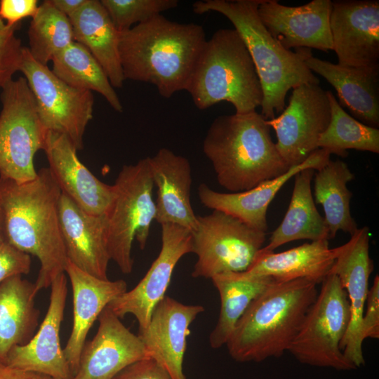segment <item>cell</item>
I'll list each match as a JSON object with an SVG mask.
<instances>
[{"label":"cell","mask_w":379,"mask_h":379,"mask_svg":"<svg viewBox=\"0 0 379 379\" xmlns=\"http://www.w3.org/2000/svg\"><path fill=\"white\" fill-rule=\"evenodd\" d=\"M361 338H379V277L368 290L361 321Z\"/></svg>","instance_id":"cell-38"},{"label":"cell","mask_w":379,"mask_h":379,"mask_svg":"<svg viewBox=\"0 0 379 379\" xmlns=\"http://www.w3.org/2000/svg\"><path fill=\"white\" fill-rule=\"evenodd\" d=\"M206 41L201 25L155 15L119 32L124 79L153 84L162 97L170 98L186 91Z\"/></svg>","instance_id":"cell-2"},{"label":"cell","mask_w":379,"mask_h":379,"mask_svg":"<svg viewBox=\"0 0 379 379\" xmlns=\"http://www.w3.org/2000/svg\"><path fill=\"white\" fill-rule=\"evenodd\" d=\"M58 213L67 260L93 277L107 279L111 259L107 245L106 215L87 213L62 193Z\"/></svg>","instance_id":"cell-21"},{"label":"cell","mask_w":379,"mask_h":379,"mask_svg":"<svg viewBox=\"0 0 379 379\" xmlns=\"http://www.w3.org/2000/svg\"><path fill=\"white\" fill-rule=\"evenodd\" d=\"M32 18L27 48L36 61L47 65L74 41L72 26L69 18L57 10L50 0L39 5Z\"/></svg>","instance_id":"cell-34"},{"label":"cell","mask_w":379,"mask_h":379,"mask_svg":"<svg viewBox=\"0 0 379 379\" xmlns=\"http://www.w3.org/2000/svg\"><path fill=\"white\" fill-rule=\"evenodd\" d=\"M0 379H52L51 378L30 371H27L8 365L0 364Z\"/></svg>","instance_id":"cell-41"},{"label":"cell","mask_w":379,"mask_h":379,"mask_svg":"<svg viewBox=\"0 0 379 379\" xmlns=\"http://www.w3.org/2000/svg\"><path fill=\"white\" fill-rule=\"evenodd\" d=\"M335 258V248H329L327 239L305 243L281 253L260 249L244 272L270 277L277 281L304 279L318 284L330 273Z\"/></svg>","instance_id":"cell-26"},{"label":"cell","mask_w":379,"mask_h":379,"mask_svg":"<svg viewBox=\"0 0 379 379\" xmlns=\"http://www.w3.org/2000/svg\"><path fill=\"white\" fill-rule=\"evenodd\" d=\"M330 119L327 92L319 84H312L293 88L288 105L279 116L266 120V124L274 130L277 151L291 168L319 149V138Z\"/></svg>","instance_id":"cell-12"},{"label":"cell","mask_w":379,"mask_h":379,"mask_svg":"<svg viewBox=\"0 0 379 379\" xmlns=\"http://www.w3.org/2000/svg\"><path fill=\"white\" fill-rule=\"evenodd\" d=\"M93 338L86 342L72 379H113L122 369L150 357L142 340L107 306L99 315Z\"/></svg>","instance_id":"cell-18"},{"label":"cell","mask_w":379,"mask_h":379,"mask_svg":"<svg viewBox=\"0 0 379 379\" xmlns=\"http://www.w3.org/2000/svg\"><path fill=\"white\" fill-rule=\"evenodd\" d=\"M314 173L315 170L307 168L294 175V187L287 211L262 251L272 252L296 240L330 239L328 230L316 208L312 194L311 181Z\"/></svg>","instance_id":"cell-29"},{"label":"cell","mask_w":379,"mask_h":379,"mask_svg":"<svg viewBox=\"0 0 379 379\" xmlns=\"http://www.w3.org/2000/svg\"><path fill=\"white\" fill-rule=\"evenodd\" d=\"M0 98V178L18 184L32 181L37 175L34 157L44 150L48 131L24 77L8 82Z\"/></svg>","instance_id":"cell-9"},{"label":"cell","mask_w":379,"mask_h":379,"mask_svg":"<svg viewBox=\"0 0 379 379\" xmlns=\"http://www.w3.org/2000/svg\"><path fill=\"white\" fill-rule=\"evenodd\" d=\"M34 283L15 276L0 284V364H6L10 351L27 343L38 326Z\"/></svg>","instance_id":"cell-28"},{"label":"cell","mask_w":379,"mask_h":379,"mask_svg":"<svg viewBox=\"0 0 379 379\" xmlns=\"http://www.w3.org/2000/svg\"><path fill=\"white\" fill-rule=\"evenodd\" d=\"M331 154L328 150L319 148L305 161L289 168L281 175L244 192L223 193L201 183L198 187V196L204 206L226 213L253 228L266 232L267 208L279 190L300 171L307 168L317 171L324 166Z\"/></svg>","instance_id":"cell-22"},{"label":"cell","mask_w":379,"mask_h":379,"mask_svg":"<svg viewBox=\"0 0 379 379\" xmlns=\"http://www.w3.org/2000/svg\"><path fill=\"white\" fill-rule=\"evenodd\" d=\"M69 19L74 41L90 51L113 88H122L125 79L119 53V32L100 1L88 0Z\"/></svg>","instance_id":"cell-27"},{"label":"cell","mask_w":379,"mask_h":379,"mask_svg":"<svg viewBox=\"0 0 379 379\" xmlns=\"http://www.w3.org/2000/svg\"><path fill=\"white\" fill-rule=\"evenodd\" d=\"M100 2L119 32L178 5L177 0H101Z\"/></svg>","instance_id":"cell-35"},{"label":"cell","mask_w":379,"mask_h":379,"mask_svg":"<svg viewBox=\"0 0 379 379\" xmlns=\"http://www.w3.org/2000/svg\"><path fill=\"white\" fill-rule=\"evenodd\" d=\"M38 8L37 0H0V18L6 25H13L23 18H33Z\"/></svg>","instance_id":"cell-40"},{"label":"cell","mask_w":379,"mask_h":379,"mask_svg":"<svg viewBox=\"0 0 379 379\" xmlns=\"http://www.w3.org/2000/svg\"><path fill=\"white\" fill-rule=\"evenodd\" d=\"M20 72L32 93L40 121L48 131L65 135L77 150L84 147V135L93 119L91 91L71 86L47 65L36 61L24 47Z\"/></svg>","instance_id":"cell-11"},{"label":"cell","mask_w":379,"mask_h":379,"mask_svg":"<svg viewBox=\"0 0 379 379\" xmlns=\"http://www.w3.org/2000/svg\"><path fill=\"white\" fill-rule=\"evenodd\" d=\"M114 197L106 214L107 245L110 259L122 273L133 267L132 246L135 239L145 248L157 210L153 199L154 182L148 158L124 165L115 182Z\"/></svg>","instance_id":"cell-7"},{"label":"cell","mask_w":379,"mask_h":379,"mask_svg":"<svg viewBox=\"0 0 379 379\" xmlns=\"http://www.w3.org/2000/svg\"><path fill=\"white\" fill-rule=\"evenodd\" d=\"M330 29L338 65L379 69V1H332Z\"/></svg>","instance_id":"cell-15"},{"label":"cell","mask_w":379,"mask_h":379,"mask_svg":"<svg viewBox=\"0 0 379 379\" xmlns=\"http://www.w3.org/2000/svg\"><path fill=\"white\" fill-rule=\"evenodd\" d=\"M314 173V197L324 212V221L333 239L340 230L350 236L358 229L350 213L352 193L347 184L354 175L344 161L336 159L328 162Z\"/></svg>","instance_id":"cell-31"},{"label":"cell","mask_w":379,"mask_h":379,"mask_svg":"<svg viewBox=\"0 0 379 379\" xmlns=\"http://www.w3.org/2000/svg\"><path fill=\"white\" fill-rule=\"evenodd\" d=\"M52 72L74 88L95 91L117 112L123 111L122 104L103 69L90 51L73 41L52 60Z\"/></svg>","instance_id":"cell-32"},{"label":"cell","mask_w":379,"mask_h":379,"mask_svg":"<svg viewBox=\"0 0 379 379\" xmlns=\"http://www.w3.org/2000/svg\"><path fill=\"white\" fill-rule=\"evenodd\" d=\"M304 279L274 281L250 304L226 343L238 362H261L281 357L296 335L318 294Z\"/></svg>","instance_id":"cell-4"},{"label":"cell","mask_w":379,"mask_h":379,"mask_svg":"<svg viewBox=\"0 0 379 379\" xmlns=\"http://www.w3.org/2000/svg\"><path fill=\"white\" fill-rule=\"evenodd\" d=\"M266 120L253 111L220 115L210 125L203 152L225 189L244 192L289 169L277 151Z\"/></svg>","instance_id":"cell-3"},{"label":"cell","mask_w":379,"mask_h":379,"mask_svg":"<svg viewBox=\"0 0 379 379\" xmlns=\"http://www.w3.org/2000/svg\"><path fill=\"white\" fill-rule=\"evenodd\" d=\"M31 265L30 255L19 250L5 238L0 240V284L11 277L27 274Z\"/></svg>","instance_id":"cell-37"},{"label":"cell","mask_w":379,"mask_h":379,"mask_svg":"<svg viewBox=\"0 0 379 379\" xmlns=\"http://www.w3.org/2000/svg\"><path fill=\"white\" fill-rule=\"evenodd\" d=\"M161 227V247L157 258L133 289L107 305L120 319L128 314L133 315L139 332L147 328L154 307L165 296L176 264L182 256L192 253L190 230L173 223H164Z\"/></svg>","instance_id":"cell-13"},{"label":"cell","mask_w":379,"mask_h":379,"mask_svg":"<svg viewBox=\"0 0 379 379\" xmlns=\"http://www.w3.org/2000/svg\"><path fill=\"white\" fill-rule=\"evenodd\" d=\"M113 379H172L155 360L149 357L135 361L122 369Z\"/></svg>","instance_id":"cell-39"},{"label":"cell","mask_w":379,"mask_h":379,"mask_svg":"<svg viewBox=\"0 0 379 379\" xmlns=\"http://www.w3.org/2000/svg\"><path fill=\"white\" fill-rule=\"evenodd\" d=\"M55 8L69 18L77 12L88 0H50Z\"/></svg>","instance_id":"cell-42"},{"label":"cell","mask_w":379,"mask_h":379,"mask_svg":"<svg viewBox=\"0 0 379 379\" xmlns=\"http://www.w3.org/2000/svg\"><path fill=\"white\" fill-rule=\"evenodd\" d=\"M65 273L72 289L73 323L63 350L73 377L79 368L80 355L91 326L102 310L127 291V284L123 279L110 281L93 277L68 260Z\"/></svg>","instance_id":"cell-23"},{"label":"cell","mask_w":379,"mask_h":379,"mask_svg":"<svg viewBox=\"0 0 379 379\" xmlns=\"http://www.w3.org/2000/svg\"><path fill=\"white\" fill-rule=\"evenodd\" d=\"M44 151L61 193L87 213L106 215L114 197V185L100 180L82 164L70 140L48 131Z\"/></svg>","instance_id":"cell-19"},{"label":"cell","mask_w":379,"mask_h":379,"mask_svg":"<svg viewBox=\"0 0 379 379\" xmlns=\"http://www.w3.org/2000/svg\"><path fill=\"white\" fill-rule=\"evenodd\" d=\"M332 1L313 0L288 6L276 0H261L258 16L271 36L284 48L333 50L330 29Z\"/></svg>","instance_id":"cell-17"},{"label":"cell","mask_w":379,"mask_h":379,"mask_svg":"<svg viewBox=\"0 0 379 379\" xmlns=\"http://www.w3.org/2000/svg\"><path fill=\"white\" fill-rule=\"evenodd\" d=\"M191 232L192 253L197 255L192 272L194 278L246 271L266 239V232L218 210L197 215Z\"/></svg>","instance_id":"cell-10"},{"label":"cell","mask_w":379,"mask_h":379,"mask_svg":"<svg viewBox=\"0 0 379 379\" xmlns=\"http://www.w3.org/2000/svg\"><path fill=\"white\" fill-rule=\"evenodd\" d=\"M50 287L49 305L38 331L27 343L12 348L6 365L52 379H72L60 336L67 295L66 274L58 276Z\"/></svg>","instance_id":"cell-16"},{"label":"cell","mask_w":379,"mask_h":379,"mask_svg":"<svg viewBox=\"0 0 379 379\" xmlns=\"http://www.w3.org/2000/svg\"><path fill=\"white\" fill-rule=\"evenodd\" d=\"M157 190L155 220L160 225L173 223L193 231L197 215L191 204L192 168L189 160L168 148L147 157Z\"/></svg>","instance_id":"cell-24"},{"label":"cell","mask_w":379,"mask_h":379,"mask_svg":"<svg viewBox=\"0 0 379 379\" xmlns=\"http://www.w3.org/2000/svg\"><path fill=\"white\" fill-rule=\"evenodd\" d=\"M331 108V119L318 140L319 148L343 157L347 149L379 153V130L367 126L348 114L334 95L326 91Z\"/></svg>","instance_id":"cell-33"},{"label":"cell","mask_w":379,"mask_h":379,"mask_svg":"<svg viewBox=\"0 0 379 379\" xmlns=\"http://www.w3.org/2000/svg\"><path fill=\"white\" fill-rule=\"evenodd\" d=\"M60 195L48 168L22 184L0 178L4 238L38 258L40 269L34 284L39 291L65 273L67 261L59 222Z\"/></svg>","instance_id":"cell-1"},{"label":"cell","mask_w":379,"mask_h":379,"mask_svg":"<svg viewBox=\"0 0 379 379\" xmlns=\"http://www.w3.org/2000/svg\"><path fill=\"white\" fill-rule=\"evenodd\" d=\"M220 298L217 324L209 336L212 348L226 345L237 323L251 302L274 280L265 276H250L244 272H225L211 278Z\"/></svg>","instance_id":"cell-30"},{"label":"cell","mask_w":379,"mask_h":379,"mask_svg":"<svg viewBox=\"0 0 379 379\" xmlns=\"http://www.w3.org/2000/svg\"><path fill=\"white\" fill-rule=\"evenodd\" d=\"M6 27V23L0 18V31L4 29Z\"/></svg>","instance_id":"cell-44"},{"label":"cell","mask_w":379,"mask_h":379,"mask_svg":"<svg viewBox=\"0 0 379 379\" xmlns=\"http://www.w3.org/2000/svg\"><path fill=\"white\" fill-rule=\"evenodd\" d=\"M350 321L347 293L338 277L329 273L288 352L303 364L337 371L355 370L340 349Z\"/></svg>","instance_id":"cell-8"},{"label":"cell","mask_w":379,"mask_h":379,"mask_svg":"<svg viewBox=\"0 0 379 379\" xmlns=\"http://www.w3.org/2000/svg\"><path fill=\"white\" fill-rule=\"evenodd\" d=\"M4 238V219H3V211L0 199V240Z\"/></svg>","instance_id":"cell-43"},{"label":"cell","mask_w":379,"mask_h":379,"mask_svg":"<svg viewBox=\"0 0 379 379\" xmlns=\"http://www.w3.org/2000/svg\"><path fill=\"white\" fill-rule=\"evenodd\" d=\"M186 91L204 110L221 102L237 114L256 111L263 91L248 50L235 29H220L206 40Z\"/></svg>","instance_id":"cell-6"},{"label":"cell","mask_w":379,"mask_h":379,"mask_svg":"<svg viewBox=\"0 0 379 379\" xmlns=\"http://www.w3.org/2000/svg\"><path fill=\"white\" fill-rule=\"evenodd\" d=\"M369 242V228H358L347 243L334 248L335 258L330 271L338 277L348 297L350 321L340 349L357 369L365 364L361 331L369 277L373 270Z\"/></svg>","instance_id":"cell-14"},{"label":"cell","mask_w":379,"mask_h":379,"mask_svg":"<svg viewBox=\"0 0 379 379\" xmlns=\"http://www.w3.org/2000/svg\"><path fill=\"white\" fill-rule=\"evenodd\" d=\"M204 311L201 305H185L165 295L154 307L147 328L138 333L150 358L172 379H186L183 361L190 326Z\"/></svg>","instance_id":"cell-20"},{"label":"cell","mask_w":379,"mask_h":379,"mask_svg":"<svg viewBox=\"0 0 379 379\" xmlns=\"http://www.w3.org/2000/svg\"><path fill=\"white\" fill-rule=\"evenodd\" d=\"M20 27V23L6 25L0 31V93L14 74L20 71L24 48L16 35Z\"/></svg>","instance_id":"cell-36"},{"label":"cell","mask_w":379,"mask_h":379,"mask_svg":"<svg viewBox=\"0 0 379 379\" xmlns=\"http://www.w3.org/2000/svg\"><path fill=\"white\" fill-rule=\"evenodd\" d=\"M311 72L323 77L336 90L340 105L360 122L379 126V69L342 66L314 57L308 48L304 58Z\"/></svg>","instance_id":"cell-25"},{"label":"cell","mask_w":379,"mask_h":379,"mask_svg":"<svg viewBox=\"0 0 379 379\" xmlns=\"http://www.w3.org/2000/svg\"><path fill=\"white\" fill-rule=\"evenodd\" d=\"M261 0H204L192 4L193 11L203 14L218 12L234 25L253 61L263 91L260 114L267 120L280 114L286 107L290 89L302 84H319V79L306 66L308 48L295 52L284 48L262 23L258 7Z\"/></svg>","instance_id":"cell-5"}]
</instances>
